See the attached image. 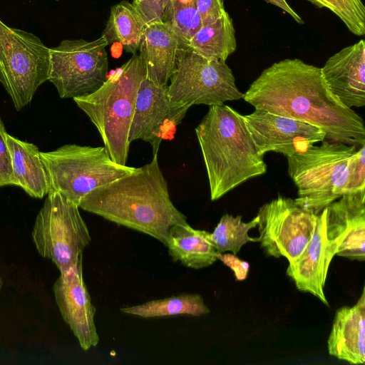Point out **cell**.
<instances>
[{
    "label": "cell",
    "instance_id": "4",
    "mask_svg": "<svg viewBox=\"0 0 365 365\" xmlns=\"http://www.w3.org/2000/svg\"><path fill=\"white\" fill-rule=\"evenodd\" d=\"M145 77L143 58L134 54L96 91L73 98L96 127L110 158L120 165H126L136 96Z\"/></svg>",
    "mask_w": 365,
    "mask_h": 365
},
{
    "label": "cell",
    "instance_id": "14",
    "mask_svg": "<svg viewBox=\"0 0 365 365\" xmlns=\"http://www.w3.org/2000/svg\"><path fill=\"white\" fill-rule=\"evenodd\" d=\"M56 303L81 348L96 346L99 336L95 324L96 308L83 276V256L76 264L60 272L52 287Z\"/></svg>",
    "mask_w": 365,
    "mask_h": 365
},
{
    "label": "cell",
    "instance_id": "26",
    "mask_svg": "<svg viewBox=\"0 0 365 365\" xmlns=\"http://www.w3.org/2000/svg\"><path fill=\"white\" fill-rule=\"evenodd\" d=\"M163 23L173 30L187 47L191 38L202 26L195 6L173 0L168 1Z\"/></svg>",
    "mask_w": 365,
    "mask_h": 365
},
{
    "label": "cell",
    "instance_id": "8",
    "mask_svg": "<svg viewBox=\"0 0 365 365\" xmlns=\"http://www.w3.org/2000/svg\"><path fill=\"white\" fill-rule=\"evenodd\" d=\"M49 48L36 36L0 19V82L17 111L48 80Z\"/></svg>",
    "mask_w": 365,
    "mask_h": 365
},
{
    "label": "cell",
    "instance_id": "6",
    "mask_svg": "<svg viewBox=\"0 0 365 365\" xmlns=\"http://www.w3.org/2000/svg\"><path fill=\"white\" fill-rule=\"evenodd\" d=\"M49 192H58L78 206L95 189L112 182L136 168L120 165L104 146L66 144L54 150L40 152Z\"/></svg>",
    "mask_w": 365,
    "mask_h": 365
},
{
    "label": "cell",
    "instance_id": "16",
    "mask_svg": "<svg viewBox=\"0 0 365 365\" xmlns=\"http://www.w3.org/2000/svg\"><path fill=\"white\" fill-rule=\"evenodd\" d=\"M327 208L318 215L312 237L302 254L289 262L287 274L297 288L307 292L329 306L324 288L329 264L336 251L326 235Z\"/></svg>",
    "mask_w": 365,
    "mask_h": 365
},
{
    "label": "cell",
    "instance_id": "20",
    "mask_svg": "<svg viewBox=\"0 0 365 365\" xmlns=\"http://www.w3.org/2000/svg\"><path fill=\"white\" fill-rule=\"evenodd\" d=\"M10 152L14 185L20 187L30 197L42 199L49 192V184L38 147L6 134Z\"/></svg>",
    "mask_w": 365,
    "mask_h": 365
},
{
    "label": "cell",
    "instance_id": "36",
    "mask_svg": "<svg viewBox=\"0 0 365 365\" xmlns=\"http://www.w3.org/2000/svg\"><path fill=\"white\" fill-rule=\"evenodd\" d=\"M56 1H58V0H56Z\"/></svg>",
    "mask_w": 365,
    "mask_h": 365
},
{
    "label": "cell",
    "instance_id": "29",
    "mask_svg": "<svg viewBox=\"0 0 365 365\" xmlns=\"http://www.w3.org/2000/svg\"><path fill=\"white\" fill-rule=\"evenodd\" d=\"M168 0H133L131 4L146 26L163 23Z\"/></svg>",
    "mask_w": 365,
    "mask_h": 365
},
{
    "label": "cell",
    "instance_id": "28",
    "mask_svg": "<svg viewBox=\"0 0 365 365\" xmlns=\"http://www.w3.org/2000/svg\"><path fill=\"white\" fill-rule=\"evenodd\" d=\"M365 190V145L359 147L349 158L347 163V180L345 194Z\"/></svg>",
    "mask_w": 365,
    "mask_h": 365
},
{
    "label": "cell",
    "instance_id": "27",
    "mask_svg": "<svg viewBox=\"0 0 365 365\" xmlns=\"http://www.w3.org/2000/svg\"><path fill=\"white\" fill-rule=\"evenodd\" d=\"M333 12L353 34H365V6L361 0H307Z\"/></svg>",
    "mask_w": 365,
    "mask_h": 365
},
{
    "label": "cell",
    "instance_id": "24",
    "mask_svg": "<svg viewBox=\"0 0 365 365\" xmlns=\"http://www.w3.org/2000/svg\"><path fill=\"white\" fill-rule=\"evenodd\" d=\"M127 314L142 318H155L178 315L199 317L210 309L199 294L183 293L164 299L152 300L142 304L120 308Z\"/></svg>",
    "mask_w": 365,
    "mask_h": 365
},
{
    "label": "cell",
    "instance_id": "11",
    "mask_svg": "<svg viewBox=\"0 0 365 365\" xmlns=\"http://www.w3.org/2000/svg\"><path fill=\"white\" fill-rule=\"evenodd\" d=\"M258 242L267 255L297 259L310 241L318 215L280 195L259 209Z\"/></svg>",
    "mask_w": 365,
    "mask_h": 365
},
{
    "label": "cell",
    "instance_id": "31",
    "mask_svg": "<svg viewBox=\"0 0 365 365\" xmlns=\"http://www.w3.org/2000/svg\"><path fill=\"white\" fill-rule=\"evenodd\" d=\"M195 6L202 26L214 22L225 11L222 0H197Z\"/></svg>",
    "mask_w": 365,
    "mask_h": 365
},
{
    "label": "cell",
    "instance_id": "25",
    "mask_svg": "<svg viewBox=\"0 0 365 365\" xmlns=\"http://www.w3.org/2000/svg\"><path fill=\"white\" fill-rule=\"evenodd\" d=\"M258 217L245 222L242 216L234 217L229 214L222 215L214 231L209 234V238L220 253L230 251L237 255L242 247L249 242H258L257 237H250L248 232L257 226Z\"/></svg>",
    "mask_w": 365,
    "mask_h": 365
},
{
    "label": "cell",
    "instance_id": "22",
    "mask_svg": "<svg viewBox=\"0 0 365 365\" xmlns=\"http://www.w3.org/2000/svg\"><path fill=\"white\" fill-rule=\"evenodd\" d=\"M188 48L206 58L225 61L237 48L229 14L225 11L214 22L202 26L190 41Z\"/></svg>",
    "mask_w": 365,
    "mask_h": 365
},
{
    "label": "cell",
    "instance_id": "33",
    "mask_svg": "<svg viewBox=\"0 0 365 365\" xmlns=\"http://www.w3.org/2000/svg\"><path fill=\"white\" fill-rule=\"evenodd\" d=\"M266 2L273 4L280 9H282L284 11L287 13L293 18L297 23L299 24H303L304 21L299 16V15L294 11L292 8L289 5L286 0H264Z\"/></svg>",
    "mask_w": 365,
    "mask_h": 365
},
{
    "label": "cell",
    "instance_id": "13",
    "mask_svg": "<svg viewBox=\"0 0 365 365\" xmlns=\"http://www.w3.org/2000/svg\"><path fill=\"white\" fill-rule=\"evenodd\" d=\"M258 153L276 152L288 158L326 140L325 132L309 123L255 109L243 115Z\"/></svg>",
    "mask_w": 365,
    "mask_h": 365
},
{
    "label": "cell",
    "instance_id": "5",
    "mask_svg": "<svg viewBox=\"0 0 365 365\" xmlns=\"http://www.w3.org/2000/svg\"><path fill=\"white\" fill-rule=\"evenodd\" d=\"M356 148L324 140L287 158L288 174L297 187L295 202L319 215L345 194L347 163Z\"/></svg>",
    "mask_w": 365,
    "mask_h": 365
},
{
    "label": "cell",
    "instance_id": "37",
    "mask_svg": "<svg viewBox=\"0 0 365 365\" xmlns=\"http://www.w3.org/2000/svg\"><path fill=\"white\" fill-rule=\"evenodd\" d=\"M224 1V0H222Z\"/></svg>",
    "mask_w": 365,
    "mask_h": 365
},
{
    "label": "cell",
    "instance_id": "21",
    "mask_svg": "<svg viewBox=\"0 0 365 365\" xmlns=\"http://www.w3.org/2000/svg\"><path fill=\"white\" fill-rule=\"evenodd\" d=\"M210 232L178 224L170 227L167 245L169 255L174 262H180L192 269H202L214 264L217 252L209 238Z\"/></svg>",
    "mask_w": 365,
    "mask_h": 365
},
{
    "label": "cell",
    "instance_id": "32",
    "mask_svg": "<svg viewBox=\"0 0 365 365\" xmlns=\"http://www.w3.org/2000/svg\"><path fill=\"white\" fill-rule=\"evenodd\" d=\"M217 257L232 270L236 280L246 279L250 269V265L246 261L240 259L236 255L230 253L217 252Z\"/></svg>",
    "mask_w": 365,
    "mask_h": 365
},
{
    "label": "cell",
    "instance_id": "9",
    "mask_svg": "<svg viewBox=\"0 0 365 365\" xmlns=\"http://www.w3.org/2000/svg\"><path fill=\"white\" fill-rule=\"evenodd\" d=\"M108 45L101 36L91 41L65 39L49 48L48 81L61 98L90 94L104 83L108 71Z\"/></svg>",
    "mask_w": 365,
    "mask_h": 365
},
{
    "label": "cell",
    "instance_id": "7",
    "mask_svg": "<svg viewBox=\"0 0 365 365\" xmlns=\"http://www.w3.org/2000/svg\"><path fill=\"white\" fill-rule=\"evenodd\" d=\"M38 253L51 260L59 272L77 263L91 242L79 207L58 192H49L31 231Z\"/></svg>",
    "mask_w": 365,
    "mask_h": 365
},
{
    "label": "cell",
    "instance_id": "18",
    "mask_svg": "<svg viewBox=\"0 0 365 365\" xmlns=\"http://www.w3.org/2000/svg\"><path fill=\"white\" fill-rule=\"evenodd\" d=\"M188 48L165 24L147 26L140 46L146 70V78L159 86H165L176 69L182 49Z\"/></svg>",
    "mask_w": 365,
    "mask_h": 365
},
{
    "label": "cell",
    "instance_id": "19",
    "mask_svg": "<svg viewBox=\"0 0 365 365\" xmlns=\"http://www.w3.org/2000/svg\"><path fill=\"white\" fill-rule=\"evenodd\" d=\"M329 354L352 364L365 361V289L356 304L336 310L327 340Z\"/></svg>",
    "mask_w": 365,
    "mask_h": 365
},
{
    "label": "cell",
    "instance_id": "1",
    "mask_svg": "<svg viewBox=\"0 0 365 365\" xmlns=\"http://www.w3.org/2000/svg\"><path fill=\"white\" fill-rule=\"evenodd\" d=\"M243 99L255 109L314 125L329 141L365 145L363 119L331 93L321 68L299 58L284 59L265 68Z\"/></svg>",
    "mask_w": 365,
    "mask_h": 365
},
{
    "label": "cell",
    "instance_id": "30",
    "mask_svg": "<svg viewBox=\"0 0 365 365\" xmlns=\"http://www.w3.org/2000/svg\"><path fill=\"white\" fill-rule=\"evenodd\" d=\"M6 134L4 123L0 117V187L14 185L12 163Z\"/></svg>",
    "mask_w": 365,
    "mask_h": 365
},
{
    "label": "cell",
    "instance_id": "34",
    "mask_svg": "<svg viewBox=\"0 0 365 365\" xmlns=\"http://www.w3.org/2000/svg\"><path fill=\"white\" fill-rule=\"evenodd\" d=\"M180 4L195 6L197 0H173Z\"/></svg>",
    "mask_w": 365,
    "mask_h": 365
},
{
    "label": "cell",
    "instance_id": "35",
    "mask_svg": "<svg viewBox=\"0 0 365 365\" xmlns=\"http://www.w3.org/2000/svg\"><path fill=\"white\" fill-rule=\"evenodd\" d=\"M2 286H3V281H2L1 277L0 275V292L1 290Z\"/></svg>",
    "mask_w": 365,
    "mask_h": 365
},
{
    "label": "cell",
    "instance_id": "15",
    "mask_svg": "<svg viewBox=\"0 0 365 365\" xmlns=\"http://www.w3.org/2000/svg\"><path fill=\"white\" fill-rule=\"evenodd\" d=\"M326 208V235L336 255L364 261L365 190L344 194Z\"/></svg>",
    "mask_w": 365,
    "mask_h": 365
},
{
    "label": "cell",
    "instance_id": "23",
    "mask_svg": "<svg viewBox=\"0 0 365 365\" xmlns=\"http://www.w3.org/2000/svg\"><path fill=\"white\" fill-rule=\"evenodd\" d=\"M146 27L131 3L123 0L110 8L102 36L108 45L118 42L126 52L134 55Z\"/></svg>",
    "mask_w": 365,
    "mask_h": 365
},
{
    "label": "cell",
    "instance_id": "17",
    "mask_svg": "<svg viewBox=\"0 0 365 365\" xmlns=\"http://www.w3.org/2000/svg\"><path fill=\"white\" fill-rule=\"evenodd\" d=\"M331 93L346 107L365 105V41L346 46L321 68Z\"/></svg>",
    "mask_w": 365,
    "mask_h": 365
},
{
    "label": "cell",
    "instance_id": "2",
    "mask_svg": "<svg viewBox=\"0 0 365 365\" xmlns=\"http://www.w3.org/2000/svg\"><path fill=\"white\" fill-rule=\"evenodd\" d=\"M79 208L118 225L148 235L165 246L169 230L187 224L170 200L158 154L148 164L88 194Z\"/></svg>",
    "mask_w": 365,
    "mask_h": 365
},
{
    "label": "cell",
    "instance_id": "12",
    "mask_svg": "<svg viewBox=\"0 0 365 365\" xmlns=\"http://www.w3.org/2000/svg\"><path fill=\"white\" fill-rule=\"evenodd\" d=\"M168 85H157L146 77L142 81L130 128V143L136 140L149 143L153 155L158 154L162 140L174 132L190 108L171 102Z\"/></svg>",
    "mask_w": 365,
    "mask_h": 365
},
{
    "label": "cell",
    "instance_id": "10",
    "mask_svg": "<svg viewBox=\"0 0 365 365\" xmlns=\"http://www.w3.org/2000/svg\"><path fill=\"white\" fill-rule=\"evenodd\" d=\"M169 81L168 93L175 104L220 106L244 97L225 61L206 58L189 48L182 50Z\"/></svg>",
    "mask_w": 365,
    "mask_h": 365
},
{
    "label": "cell",
    "instance_id": "3",
    "mask_svg": "<svg viewBox=\"0 0 365 365\" xmlns=\"http://www.w3.org/2000/svg\"><path fill=\"white\" fill-rule=\"evenodd\" d=\"M195 134L208 178L211 200L247 180L264 174L259 155L243 115L227 105L211 106Z\"/></svg>",
    "mask_w": 365,
    "mask_h": 365
}]
</instances>
